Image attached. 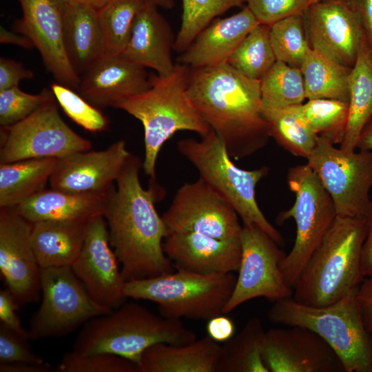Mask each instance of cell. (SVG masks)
Masks as SVG:
<instances>
[{"mask_svg":"<svg viewBox=\"0 0 372 372\" xmlns=\"http://www.w3.org/2000/svg\"><path fill=\"white\" fill-rule=\"evenodd\" d=\"M141 165L140 158L131 153L116 180V187L110 190L103 214L110 244L126 282L175 271L163 250L167 230L155 207L164 192L156 184L143 187Z\"/></svg>","mask_w":372,"mask_h":372,"instance_id":"1","label":"cell"},{"mask_svg":"<svg viewBox=\"0 0 372 372\" xmlns=\"http://www.w3.org/2000/svg\"><path fill=\"white\" fill-rule=\"evenodd\" d=\"M189 97L231 158L249 156L269 136L262 114L260 81L249 79L227 63L190 68Z\"/></svg>","mask_w":372,"mask_h":372,"instance_id":"2","label":"cell"},{"mask_svg":"<svg viewBox=\"0 0 372 372\" xmlns=\"http://www.w3.org/2000/svg\"><path fill=\"white\" fill-rule=\"evenodd\" d=\"M366 234L365 217L336 216L301 271L292 298L322 307L358 287L364 278L360 258Z\"/></svg>","mask_w":372,"mask_h":372,"instance_id":"3","label":"cell"},{"mask_svg":"<svg viewBox=\"0 0 372 372\" xmlns=\"http://www.w3.org/2000/svg\"><path fill=\"white\" fill-rule=\"evenodd\" d=\"M190 68L176 63L166 76L150 75V87L117 103L138 119L144 130L145 157L143 167L155 184L156 164L159 152L176 132L190 131L200 136L210 131L192 103L187 92Z\"/></svg>","mask_w":372,"mask_h":372,"instance_id":"4","label":"cell"},{"mask_svg":"<svg viewBox=\"0 0 372 372\" xmlns=\"http://www.w3.org/2000/svg\"><path fill=\"white\" fill-rule=\"evenodd\" d=\"M196 340L195 333L180 320L157 316L140 304L125 302L87 321L77 335L73 351L81 354L112 353L139 366L141 355L154 344L179 345Z\"/></svg>","mask_w":372,"mask_h":372,"instance_id":"5","label":"cell"},{"mask_svg":"<svg viewBox=\"0 0 372 372\" xmlns=\"http://www.w3.org/2000/svg\"><path fill=\"white\" fill-rule=\"evenodd\" d=\"M357 288L322 307L310 306L292 297L274 302L269 320L307 328L324 339L340 359L345 372H372V345L356 299Z\"/></svg>","mask_w":372,"mask_h":372,"instance_id":"6","label":"cell"},{"mask_svg":"<svg viewBox=\"0 0 372 372\" xmlns=\"http://www.w3.org/2000/svg\"><path fill=\"white\" fill-rule=\"evenodd\" d=\"M234 273L200 274L180 269L125 282L127 298L153 302L163 317L208 320L223 313L234 291Z\"/></svg>","mask_w":372,"mask_h":372,"instance_id":"7","label":"cell"},{"mask_svg":"<svg viewBox=\"0 0 372 372\" xmlns=\"http://www.w3.org/2000/svg\"><path fill=\"white\" fill-rule=\"evenodd\" d=\"M177 149L195 167L199 177L229 203L242 223L256 224L279 245L283 243L282 235L266 218L256 200V187L268 174V167L245 170L237 167L212 130L200 139L178 141Z\"/></svg>","mask_w":372,"mask_h":372,"instance_id":"8","label":"cell"},{"mask_svg":"<svg viewBox=\"0 0 372 372\" xmlns=\"http://www.w3.org/2000/svg\"><path fill=\"white\" fill-rule=\"evenodd\" d=\"M287 180L295 194V201L289 209L278 214L276 221L281 225L293 218L296 223L295 242L282 265L284 278L293 289L304 266L337 214L330 195L307 163L291 167Z\"/></svg>","mask_w":372,"mask_h":372,"instance_id":"9","label":"cell"},{"mask_svg":"<svg viewBox=\"0 0 372 372\" xmlns=\"http://www.w3.org/2000/svg\"><path fill=\"white\" fill-rule=\"evenodd\" d=\"M41 295L27 330L29 340L65 335L112 311L90 296L71 266L41 269Z\"/></svg>","mask_w":372,"mask_h":372,"instance_id":"10","label":"cell"},{"mask_svg":"<svg viewBox=\"0 0 372 372\" xmlns=\"http://www.w3.org/2000/svg\"><path fill=\"white\" fill-rule=\"evenodd\" d=\"M330 195L337 216L364 217L372 188V151L347 152L318 136L306 158Z\"/></svg>","mask_w":372,"mask_h":372,"instance_id":"11","label":"cell"},{"mask_svg":"<svg viewBox=\"0 0 372 372\" xmlns=\"http://www.w3.org/2000/svg\"><path fill=\"white\" fill-rule=\"evenodd\" d=\"M91 148V141L76 134L62 119L54 94L23 120L1 126L0 163L59 158Z\"/></svg>","mask_w":372,"mask_h":372,"instance_id":"12","label":"cell"},{"mask_svg":"<svg viewBox=\"0 0 372 372\" xmlns=\"http://www.w3.org/2000/svg\"><path fill=\"white\" fill-rule=\"evenodd\" d=\"M278 245L257 225L242 223L238 275L224 314L256 298L275 302L292 297L293 289L287 284L282 271L287 254Z\"/></svg>","mask_w":372,"mask_h":372,"instance_id":"13","label":"cell"},{"mask_svg":"<svg viewBox=\"0 0 372 372\" xmlns=\"http://www.w3.org/2000/svg\"><path fill=\"white\" fill-rule=\"evenodd\" d=\"M161 217L167 235L196 232L220 240L241 241L242 225L238 214L200 177L178 188Z\"/></svg>","mask_w":372,"mask_h":372,"instance_id":"14","label":"cell"},{"mask_svg":"<svg viewBox=\"0 0 372 372\" xmlns=\"http://www.w3.org/2000/svg\"><path fill=\"white\" fill-rule=\"evenodd\" d=\"M32 227L15 207H0V272L20 307L41 296V268L32 245Z\"/></svg>","mask_w":372,"mask_h":372,"instance_id":"15","label":"cell"},{"mask_svg":"<svg viewBox=\"0 0 372 372\" xmlns=\"http://www.w3.org/2000/svg\"><path fill=\"white\" fill-rule=\"evenodd\" d=\"M110 244L103 216L88 223L82 249L71 268L90 296L100 304L115 309L125 302V280Z\"/></svg>","mask_w":372,"mask_h":372,"instance_id":"16","label":"cell"},{"mask_svg":"<svg viewBox=\"0 0 372 372\" xmlns=\"http://www.w3.org/2000/svg\"><path fill=\"white\" fill-rule=\"evenodd\" d=\"M303 17L311 48L352 68L365 34L359 16L344 0L312 3Z\"/></svg>","mask_w":372,"mask_h":372,"instance_id":"17","label":"cell"},{"mask_svg":"<svg viewBox=\"0 0 372 372\" xmlns=\"http://www.w3.org/2000/svg\"><path fill=\"white\" fill-rule=\"evenodd\" d=\"M289 327L265 332L262 355L269 372H345L320 335L304 327Z\"/></svg>","mask_w":372,"mask_h":372,"instance_id":"18","label":"cell"},{"mask_svg":"<svg viewBox=\"0 0 372 372\" xmlns=\"http://www.w3.org/2000/svg\"><path fill=\"white\" fill-rule=\"evenodd\" d=\"M19 2L22 17L15 23L16 32L31 40L58 83L77 90L80 77L66 54L57 3L54 0H19Z\"/></svg>","mask_w":372,"mask_h":372,"instance_id":"19","label":"cell"},{"mask_svg":"<svg viewBox=\"0 0 372 372\" xmlns=\"http://www.w3.org/2000/svg\"><path fill=\"white\" fill-rule=\"evenodd\" d=\"M130 154L125 141L119 140L104 150L78 152L59 158L49 180L50 186L75 192L108 189Z\"/></svg>","mask_w":372,"mask_h":372,"instance_id":"20","label":"cell"},{"mask_svg":"<svg viewBox=\"0 0 372 372\" xmlns=\"http://www.w3.org/2000/svg\"><path fill=\"white\" fill-rule=\"evenodd\" d=\"M145 68L122 55L104 54L80 76L79 94L101 109L114 106L123 100L150 87Z\"/></svg>","mask_w":372,"mask_h":372,"instance_id":"21","label":"cell"},{"mask_svg":"<svg viewBox=\"0 0 372 372\" xmlns=\"http://www.w3.org/2000/svg\"><path fill=\"white\" fill-rule=\"evenodd\" d=\"M163 247L175 269L200 274L228 273L239 269L241 241L196 232H173L165 236Z\"/></svg>","mask_w":372,"mask_h":372,"instance_id":"22","label":"cell"},{"mask_svg":"<svg viewBox=\"0 0 372 372\" xmlns=\"http://www.w3.org/2000/svg\"><path fill=\"white\" fill-rule=\"evenodd\" d=\"M259 22L248 8L230 17L216 19L205 27L176 59L189 68L227 63L231 54Z\"/></svg>","mask_w":372,"mask_h":372,"instance_id":"23","label":"cell"},{"mask_svg":"<svg viewBox=\"0 0 372 372\" xmlns=\"http://www.w3.org/2000/svg\"><path fill=\"white\" fill-rule=\"evenodd\" d=\"M75 192L44 189L17 207V211L32 223L45 220L89 223L103 216L110 190Z\"/></svg>","mask_w":372,"mask_h":372,"instance_id":"24","label":"cell"},{"mask_svg":"<svg viewBox=\"0 0 372 372\" xmlns=\"http://www.w3.org/2000/svg\"><path fill=\"white\" fill-rule=\"evenodd\" d=\"M158 7L146 1L138 13L130 41L121 54L161 76L171 74L176 65L172 51L175 39L171 28Z\"/></svg>","mask_w":372,"mask_h":372,"instance_id":"25","label":"cell"},{"mask_svg":"<svg viewBox=\"0 0 372 372\" xmlns=\"http://www.w3.org/2000/svg\"><path fill=\"white\" fill-rule=\"evenodd\" d=\"M68 60L80 77L104 55L97 10L83 4L58 3Z\"/></svg>","mask_w":372,"mask_h":372,"instance_id":"26","label":"cell"},{"mask_svg":"<svg viewBox=\"0 0 372 372\" xmlns=\"http://www.w3.org/2000/svg\"><path fill=\"white\" fill-rule=\"evenodd\" d=\"M221 345L208 335L185 344L156 343L141 355V372H216Z\"/></svg>","mask_w":372,"mask_h":372,"instance_id":"27","label":"cell"},{"mask_svg":"<svg viewBox=\"0 0 372 372\" xmlns=\"http://www.w3.org/2000/svg\"><path fill=\"white\" fill-rule=\"evenodd\" d=\"M89 223L45 220L32 223L31 241L41 268L71 266L82 249Z\"/></svg>","mask_w":372,"mask_h":372,"instance_id":"28","label":"cell"},{"mask_svg":"<svg viewBox=\"0 0 372 372\" xmlns=\"http://www.w3.org/2000/svg\"><path fill=\"white\" fill-rule=\"evenodd\" d=\"M371 118L372 52L364 36L349 76L348 121L340 147L355 151L359 135Z\"/></svg>","mask_w":372,"mask_h":372,"instance_id":"29","label":"cell"},{"mask_svg":"<svg viewBox=\"0 0 372 372\" xmlns=\"http://www.w3.org/2000/svg\"><path fill=\"white\" fill-rule=\"evenodd\" d=\"M57 158L0 163V207H15L45 189Z\"/></svg>","mask_w":372,"mask_h":372,"instance_id":"30","label":"cell"},{"mask_svg":"<svg viewBox=\"0 0 372 372\" xmlns=\"http://www.w3.org/2000/svg\"><path fill=\"white\" fill-rule=\"evenodd\" d=\"M300 70L306 99H331L349 102L351 68L311 48Z\"/></svg>","mask_w":372,"mask_h":372,"instance_id":"31","label":"cell"},{"mask_svg":"<svg viewBox=\"0 0 372 372\" xmlns=\"http://www.w3.org/2000/svg\"><path fill=\"white\" fill-rule=\"evenodd\" d=\"M265 332L254 318L221 346L216 372H269L263 360Z\"/></svg>","mask_w":372,"mask_h":372,"instance_id":"32","label":"cell"},{"mask_svg":"<svg viewBox=\"0 0 372 372\" xmlns=\"http://www.w3.org/2000/svg\"><path fill=\"white\" fill-rule=\"evenodd\" d=\"M262 114L269 136L294 156L307 158L318 136L302 116L300 105L282 108L262 105Z\"/></svg>","mask_w":372,"mask_h":372,"instance_id":"33","label":"cell"},{"mask_svg":"<svg viewBox=\"0 0 372 372\" xmlns=\"http://www.w3.org/2000/svg\"><path fill=\"white\" fill-rule=\"evenodd\" d=\"M145 0H110L97 10L104 40V54L121 55Z\"/></svg>","mask_w":372,"mask_h":372,"instance_id":"34","label":"cell"},{"mask_svg":"<svg viewBox=\"0 0 372 372\" xmlns=\"http://www.w3.org/2000/svg\"><path fill=\"white\" fill-rule=\"evenodd\" d=\"M270 25L254 27L229 56L227 63L245 76L260 81L276 63Z\"/></svg>","mask_w":372,"mask_h":372,"instance_id":"35","label":"cell"},{"mask_svg":"<svg viewBox=\"0 0 372 372\" xmlns=\"http://www.w3.org/2000/svg\"><path fill=\"white\" fill-rule=\"evenodd\" d=\"M260 92L263 106L282 108L303 103L306 95L301 70L276 61L260 80Z\"/></svg>","mask_w":372,"mask_h":372,"instance_id":"36","label":"cell"},{"mask_svg":"<svg viewBox=\"0 0 372 372\" xmlns=\"http://www.w3.org/2000/svg\"><path fill=\"white\" fill-rule=\"evenodd\" d=\"M301 113L320 137L333 145L341 144L345 134L349 102L331 99H308L300 105Z\"/></svg>","mask_w":372,"mask_h":372,"instance_id":"37","label":"cell"},{"mask_svg":"<svg viewBox=\"0 0 372 372\" xmlns=\"http://www.w3.org/2000/svg\"><path fill=\"white\" fill-rule=\"evenodd\" d=\"M244 3L245 0H183L182 22L174 50L182 53L215 18Z\"/></svg>","mask_w":372,"mask_h":372,"instance_id":"38","label":"cell"},{"mask_svg":"<svg viewBox=\"0 0 372 372\" xmlns=\"http://www.w3.org/2000/svg\"><path fill=\"white\" fill-rule=\"evenodd\" d=\"M269 37L276 60L300 69L311 49L303 14L287 17L271 25Z\"/></svg>","mask_w":372,"mask_h":372,"instance_id":"39","label":"cell"},{"mask_svg":"<svg viewBox=\"0 0 372 372\" xmlns=\"http://www.w3.org/2000/svg\"><path fill=\"white\" fill-rule=\"evenodd\" d=\"M57 103L74 123L91 132H102L108 126L107 118L101 110L86 101L72 88L59 83L50 85Z\"/></svg>","mask_w":372,"mask_h":372,"instance_id":"40","label":"cell"},{"mask_svg":"<svg viewBox=\"0 0 372 372\" xmlns=\"http://www.w3.org/2000/svg\"><path fill=\"white\" fill-rule=\"evenodd\" d=\"M58 372H141L138 365L109 353H66L56 368Z\"/></svg>","mask_w":372,"mask_h":372,"instance_id":"41","label":"cell"},{"mask_svg":"<svg viewBox=\"0 0 372 372\" xmlns=\"http://www.w3.org/2000/svg\"><path fill=\"white\" fill-rule=\"evenodd\" d=\"M52 96L48 89L36 94L24 92L19 86L0 90L1 126H11L23 120Z\"/></svg>","mask_w":372,"mask_h":372,"instance_id":"42","label":"cell"},{"mask_svg":"<svg viewBox=\"0 0 372 372\" xmlns=\"http://www.w3.org/2000/svg\"><path fill=\"white\" fill-rule=\"evenodd\" d=\"M259 23L271 25L287 17L303 14L309 0H245Z\"/></svg>","mask_w":372,"mask_h":372,"instance_id":"43","label":"cell"},{"mask_svg":"<svg viewBox=\"0 0 372 372\" xmlns=\"http://www.w3.org/2000/svg\"><path fill=\"white\" fill-rule=\"evenodd\" d=\"M28 340L27 335H21L0 323V364L45 362L41 356L31 350Z\"/></svg>","mask_w":372,"mask_h":372,"instance_id":"44","label":"cell"},{"mask_svg":"<svg viewBox=\"0 0 372 372\" xmlns=\"http://www.w3.org/2000/svg\"><path fill=\"white\" fill-rule=\"evenodd\" d=\"M34 72L14 60L0 59V90L19 86L23 79H31Z\"/></svg>","mask_w":372,"mask_h":372,"instance_id":"45","label":"cell"},{"mask_svg":"<svg viewBox=\"0 0 372 372\" xmlns=\"http://www.w3.org/2000/svg\"><path fill=\"white\" fill-rule=\"evenodd\" d=\"M20 307L8 288L0 290V322L10 329L28 336V331L21 324L17 311Z\"/></svg>","mask_w":372,"mask_h":372,"instance_id":"46","label":"cell"},{"mask_svg":"<svg viewBox=\"0 0 372 372\" xmlns=\"http://www.w3.org/2000/svg\"><path fill=\"white\" fill-rule=\"evenodd\" d=\"M207 335L217 342H225L231 338L236 331L234 321L224 313L216 316L207 320Z\"/></svg>","mask_w":372,"mask_h":372,"instance_id":"47","label":"cell"},{"mask_svg":"<svg viewBox=\"0 0 372 372\" xmlns=\"http://www.w3.org/2000/svg\"><path fill=\"white\" fill-rule=\"evenodd\" d=\"M356 299L366 330L372 331V276L365 277L358 286Z\"/></svg>","mask_w":372,"mask_h":372,"instance_id":"48","label":"cell"},{"mask_svg":"<svg viewBox=\"0 0 372 372\" xmlns=\"http://www.w3.org/2000/svg\"><path fill=\"white\" fill-rule=\"evenodd\" d=\"M366 221V234L361 251L360 267L362 276H372V200L364 216Z\"/></svg>","mask_w":372,"mask_h":372,"instance_id":"49","label":"cell"},{"mask_svg":"<svg viewBox=\"0 0 372 372\" xmlns=\"http://www.w3.org/2000/svg\"><path fill=\"white\" fill-rule=\"evenodd\" d=\"M359 16L372 52V0H344Z\"/></svg>","mask_w":372,"mask_h":372,"instance_id":"50","label":"cell"},{"mask_svg":"<svg viewBox=\"0 0 372 372\" xmlns=\"http://www.w3.org/2000/svg\"><path fill=\"white\" fill-rule=\"evenodd\" d=\"M56 371L50 364L32 362H12L0 364V372H52Z\"/></svg>","mask_w":372,"mask_h":372,"instance_id":"51","label":"cell"},{"mask_svg":"<svg viewBox=\"0 0 372 372\" xmlns=\"http://www.w3.org/2000/svg\"><path fill=\"white\" fill-rule=\"evenodd\" d=\"M0 42L1 43L16 45L24 48L34 47L33 43L26 36L8 30L3 26L0 27Z\"/></svg>","mask_w":372,"mask_h":372,"instance_id":"52","label":"cell"},{"mask_svg":"<svg viewBox=\"0 0 372 372\" xmlns=\"http://www.w3.org/2000/svg\"><path fill=\"white\" fill-rule=\"evenodd\" d=\"M356 149L372 151V118L362 130L356 143Z\"/></svg>","mask_w":372,"mask_h":372,"instance_id":"53","label":"cell"},{"mask_svg":"<svg viewBox=\"0 0 372 372\" xmlns=\"http://www.w3.org/2000/svg\"><path fill=\"white\" fill-rule=\"evenodd\" d=\"M58 3H77L91 6L99 10L110 0H54Z\"/></svg>","mask_w":372,"mask_h":372,"instance_id":"54","label":"cell"},{"mask_svg":"<svg viewBox=\"0 0 372 372\" xmlns=\"http://www.w3.org/2000/svg\"><path fill=\"white\" fill-rule=\"evenodd\" d=\"M147 2L152 3L156 7H161L165 9H170L174 6V0H145Z\"/></svg>","mask_w":372,"mask_h":372,"instance_id":"55","label":"cell"},{"mask_svg":"<svg viewBox=\"0 0 372 372\" xmlns=\"http://www.w3.org/2000/svg\"><path fill=\"white\" fill-rule=\"evenodd\" d=\"M324 1H328V0H309V5H311L312 3Z\"/></svg>","mask_w":372,"mask_h":372,"instance_id":"56","label":"cell"},{"mask_svg":"<svg viewBox=\"0 0 372 372\" xmlns=\"http://www.w3.org/2000/svg\"><path fill=\"white\" fill-rule=\"evenodd\" d=\"M369 335H370V338H371V345H372V331L369 332Z\"/></svg>","mask_w":372,"mask_h":372,"instance_id":"57","label":"cell"}]
</instances>
